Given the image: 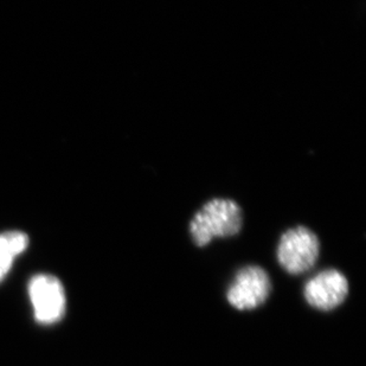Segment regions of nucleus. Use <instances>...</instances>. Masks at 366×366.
<instances>
[{
    "label": "nucleus",
    "mask_w": 366,
    "mask_h": 366,
    "mask_svg": "<svg viewBox=\"0 0 366 366\" xmlns=\"http://www.w3.org/2000/svg\"><path fill=\"white\" fill-rule=\"evenodd\" d=\"M243 228L242 207L230 198H212L194 214L189 224L191 239L204 248L214 239L239 235Z\"/></svg>",
    "instance_id": "1"
},
{
    "label": "nucleus",
    "mask_w": 366,
    "mask_h": 366,
    "mask_svg": "<svg viewBox=\"0 0 366 366\" xmlns=\"http://www.w3.org/2000/svg\"><path fill=\"white\" fill-rule=\"evenodd\" d=\"M320 255V239L305 225L288 229L277 244V262L290 275H301L315 268Z\"/></svg>",
    "instance_id": "2"
},
{
    "label": "nucleus",
    "mask_w": 366,
    "mask_h": 366,
    "mask_svg": "<svg viewBox=\"0 0 366 366\" xmlns=\"http://www.w3.org/2000/svg\"><path fill=\"white\" fill-rule=\"evenodd\" d=\"M273 290L269 274L262 267L249 264L237 270L227 290V300L239 311H252L262 306Z\"/></svg>",
    "instance_id": "3"
},
{
    "label": "nucleus",
    "mask_w": 366,
    "mask_h": 366,
    "mask_svg": "<svg viewBox=\"0 0 366 366\" xmlns=\"http://www.w3.org/2000/svg\"><path fill=\"white\" fill-rule=\"evenodd\" d=\"M28 290L39 324L51 325L64 317L66 293L57 277L49 274L35 275L29 282Z\"/></svg>",
    "instance_id": "4"
},
{
    "label": "nucleus",
    "mask_w": 366,
    "mask_h": 366,
    "mask_svg": "<svg viewBox=\"0 0 366 366\" xmlns=\"http://www.w3.org/2000/svg\"><path fill=\"white\" fill-rule=\"evenodd\" d=\"M349 281L338 269H325L311 277L304 287V297L311 307L333 311L349 297Z\"/></svg>",
    "instance_id": "5"
},
{
    "label": "nucleus",
    "mask_w": 366,
    "mask_h": 366,
    "mask_svg": "<svg viewBox=\"0 0 366 366\" xmlns=\"http://www.w3.org/2000/svg\"><path fill=\"white\" fill-rule=\"evenodd\" d=\"M29 245V236L21 232H6L0 234V282L5 279L14 261L25 252Z\"/></svg>",
    "instance_id": "6"
}]
</instances>
